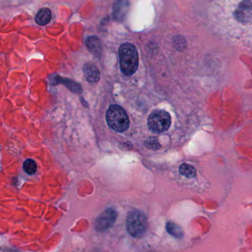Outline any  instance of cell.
Listing matches in <instances>:
<instances>
[{"label": "cell", "mask_w": 252, "mask_h": 252, "mask_svg": "<svg viewBox=\"0 0 252 252\" xmlns=\"http://www.w3.org/2000/svg\"><path fill=\"white\" fill-rule=\"evenodd\" d=\"M217 16L223 36L252 45V0H219Z\"/></svg>", "instance_id": "cell-1"}, {"label": "cell", "mask_w": 252, "mask_h": 252, "mask_svg": "<svg viewBox=\"0 0 252 252\" xmlns=\"http://www.w3.org/2000/svg\"><path fill=\"white\" fill-rule=\"evenodd\" d=\"M119 56L122 72L126 75H133L139 65V56L135 46L130 43H124L120 47Z\"/></svg>", "instance_id": "cell-2"}, {"label": "cell", "mask_w": 252, "mask_h": 252, "mask_svg": "<svg viewBox=\"0 0 252 252\" xmlns=\"http://www.w3.org/2000/svg\"><path fill=\"white\" fill-rule=\"evenodd\" d=\"M106 121L111 129L124 133L129 127V118L125 109L119 105H114L109 107L106 112Z\"/></svg>", "instance_id": "cell-3"}, {"label": "cell", "mask_w": 252, "mask_h": 252, "mask_svg": "<svg viewBox=\"0 0 252 252\" xmlns=\"http://www.w3.org/2000/svg\"><path fill=\"white\" fill-rule=\"evenodd\" d=\"M126 228L129 235L133 238H139L144 235L148 228L146 216L140 211L133 210L127 214Z\"/></svg>", "instance_id": "cell-4"}, {"label": "cell", "mask_w": 252, "mask_h": 252, "mask_svg": "<svg viewBox=\"0 0 252 252\" xmlns=\"http://www.w3.org/2000/svg\"><path fill=\"white\" fill-rule=\"evenodd\" d=\"M171 124V117L164 110H155L150 115L148 126L150 130L155 133L167 131Z\"/></svg>", "instance_id": "cell-5"}, {"label": "cell", "mask_w": 252, "mask_h": 252, "mask_svg": "<svg viewBox=\"0 0 252 252\" xmlns=\"http://www.w3.org/2000/svg\"><path fill=\"white\" fill-rule=\"evenodd\" d=\"M116 218L117 213L115 210H106L96 220V228L99 231L106 230L114 224Z\"/></svg>", "instance_id": "cell-6"}, {"label": "cell", "mask_w": 252, "mask_h": 252, "mask_svg": "<svg viewBox=\"0 0 252 252\" xmlns=\"http://www.w3.org/2000/svg\"><path fill=\"white\" fill-rule=\"evenodd\" d=\"M84 71L86 78L90 82L95 83L100 79V71L93 64H87L84 66Z\"/></svg>", "instance_id": "cell-7"}, {"label": "cell", "mask_w": 252, "mask_h": 252, "mask_svg": "<svg viewBox=\"0 0 252 252\" xmlns=\"http://www.w3.org/2000/svg\"><path fill=\"white\" fill-rule=\"evenodd\" d=\"M51 19L52 13L50 9L44 7L38 10L35 16V22L39 25H45L50 22Z\"/></svg>", "instance_id": "cell-8"}, {"label": "cell", "mask_w": 252, "mask_h": 252, "mask_svg": "<svg viewBox=\"0 0 252 252\" xmlns=\"http://www.w3.org/2000/svg\"><path fill=\"white\" fill-rule=\"evenodd\" d=\"M87 46L89 50L95 55H100L101 53L102 45L100 39L97 37H89L87 39Z\"/></svg>", "instance_id": "cell-9"}, {"label": "cell", "mask_w": 252, "mask_h": 252, "mask_svg": "<svg viewBox=\"0 0 252 252\" xmlns=\"http://www.w3.org/2000/svg\"><path fill=\"white\" fill-rule=\"evenodd\" d=\"M179 173L188 179H192L196 176V170L189 164H183L179 167Z\"/></svg>", "instance_id": "cell-10"}, {"label": "cell", "mask_w": 252, "mask_h": 252, "mask_svg": "<svg viewBox=\"0 0 252 252\" xmlns=\"http://www.w3.org/2000/svg\"><path fill=\"white\" fill-rule=\"evenodd\" d=\"M166 229H167V232L175 238H179L183 237V232L176 223L168 222L166 226Z\"/></svg>", "instance_id": "cell-11"}, {"label": "cell", "mask_w": 252, "mask_h": 252, "mask_svg": "<svg viewBox=\"0 0 252 252\" xmlns=\"http://www.w3.org/2000/svg\"><path fill=\"white\" fill-rule=\"evenodd\" d=\"M23 168L25 173H26L27 174L31 175V176L36 173L37 166L33 160H26V161L24 162Z\"/></svg>", "instance_id": "cell-12"}, {"label": "cell", "mask_w": 252, "mask_h": 252, "mask_svg": "<svg viewBox=\"0 0 252 252\" xmlns=\"http://www.w3.org/2000/svg\"><path fill=\"white\" fill-rule=\"evenodd\" d=\"M147 148L152 150H157L160 147L159 143L156 138H150L145 142Z\"/></svg>", "instance_id": "cell-13"}, {"label": "cell", "mask_w": 252, "mask_h": 252, "mask_svg": "<svg viewBox=\"0 0 252 252\" xmlns=\"http://www.w3.org/2000/svg\"><path fill=\"white\" fill-rule=\"evenodd\" d=\"M0 169H1V149H0Z\"/></svg>", "instance_id": "cell-14"}]
</instances>
